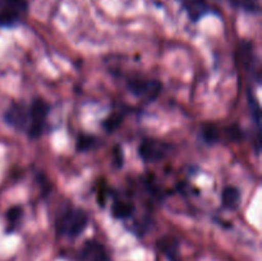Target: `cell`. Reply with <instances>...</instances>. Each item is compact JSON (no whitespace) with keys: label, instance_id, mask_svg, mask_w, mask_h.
Listing matches in <instances>:
<instances>
[{"label":"cell","instance_id":"6da1fadb","mask_svg":"<svg viewBox=\"0 0 262 261\" xmlns=\"http://www.w3.org/2000/svg\"><path fill=\"white\" fill-rule=\"evenodd\" d=\"M50 105L45 100L36 97L31 102L13 101L5 109L3 120L17 132L31 140H38L48 130Z\"/></svg>","mask_w":262,"mask_h":261},{"label":"cell","instance_id":"7a4b0ae2","mask_svg":"<svg viewBox=\"0 0 262 261\" xmlns=\"http://www.w3.org/2000/svg\"><path fill=\"white\" fill-rule=\"evenodd\" d=\"M89 224L90 214L87 210L74 205H67L56 215L54 228L56 237L76 240L87 229Z\"/></svg>","mask_w":262,"mask_h":261},{"label":"cell","instance_id":"3957f363","mask_svg":"<svg viewBox=\"0 0 262 261\" xmlns=\"http://www.w3.org/2000/svg\"><path fill=\"white\" fill-rule=\"evenodd\" d=\"M200 138L205 145L215 146L219 143L241 142L245 138V132L238 124L220 125L207 122L200 127Z\"/></svg>","mask_w":262,"mask_h":261},{"label":"cell","instance_id":"277c9868","mask_svg":"<svg viewBox=\"0 0 262 261\" xmlns=\"http://www.w3.org/2000/svg\"><path fill=\"white\" fill-rule=\"evenodd\" d=\"M28 10V0H0V28L13 30L25 25Z\"/></svg>","mask_w":262,"mask_h":261},{"label":"cell","instance_id":"5b68a950","mask_svg":"<svg viewBox=\"0 0 262 261\" xmlns=\"http://www.w3.org/2000/svg\"><path fill=\"white\" fill-rule=\"evenodd\" d=\"M173 145L158 138H145L138 146V155L143 163H159L170 155Z\"/></svg>","mask_w":262,"mask_h":261},{"label":"cell","instance_id":"8992f818","mask_svg":"<svg viewBox=\"0 0 262 261\" xmlns=\"http://www.w3.org/2000/svg\"><path fill=\"white\" fill-rule=\"evenodd\" d=\"M125 84L129 94L146 102L155 101L163 89V84L159 79L128 78Z\"/></svg>","mask_w":262,"mask_h":261},{"label":"cell","instance_id":"52a82bcc","mask_svg":"<svg viewBox=\"0 0 262 261\" xmlns=\"http://www.w3.org/2000/svg\"><path fill=\"white\" fill-rule=\"evenodd\" d=\"M178 3L192 23H199L207 15H220L209 0H178Z\"/></svg>","mask_w":262,"mask_h":261},{"label":"cell","instance_id":"ba28073f","mask_svg":"<svg viewBox=\"0 0 262 261\" xmlns=\"http://www.w3.org/2000/svg\"><path fill=\"white\" fill-rule=\"evenodd\" d=\"M238 59L242 63L243 68L252 76V78L257 81V83H260V60H258V56L256 55V51L253 49V42L246 40L241 41L239 48H238Z\"/></svg>","mask_w":262,"mask_h":261},{"label":"cell","instance_id":"9c48e42d","mask_svg":"<svg viewBox=\"0 0 262 261\" xmlns=\"http://www.w3.org/2000/svg\"><path fill=\"white\" fill-rule=\"evenodd\" d=\"M77 261H113L112 255L104 243L89 240L82 245L77 253Z\"/></svg>","mask_w":262,"mask_h":261},{"label":"cell","instance_id":"30bf717a","mask_svg":"<svg viewBox=\"0 0 262 261\" xmlns=\"http://www.w3.org/2000/svg\"><path fill=\"white\" fill-rule=\"evenodd\" d=\"M159 250L168 258V261H182L181 258V243L178 238L173 235H165L158 242Z\"/></svg>","mask_w":262,"mask_h":261},{"label":"cell","instance_id":"8fae6325","mask_svg":"<svg viewBox=\"0 0 262 261\" xmlns=\"http://www.w3.org/2000/svg\"><path fill=\"white\" fill-rule=\"evenodd\" d=\"M242 202V193L235 186H227L222 191V206L225 210L235 211L239 209Z\"/></svg>","mask_w":262,"mask_h":261},{"label":"cell","instance_id":"7c38bea8","mask_svg":"<svg viewBox=\"0 0 262 261\" xmlns=\"http://www.w3.org/2000/svg\"><path fill=\"white\" fill-rule=\"evenodd\" d=\"M112 215L118 220H128L136 211V206L132 201L122 199H114L112 205Z\"/></svg>","mask_w":262,"mask_h":261},{"label":"cell","instance_id":"4fadbf2b","mask_svg":"<svg viewBox=\"0 0 262 261\" xmlns=\"http://www.w3.org/2000/svg\"><path fill=\"white\" fill-rule=\"evenodd\" d=\"M247 99L248 105H250L251 115H252V120L256 124V136H257V142L261 145V106L258 99L256 97L255 92L251 89L247 91Z\"/></svg>","mask_w":262,"mask_h":261},{"label":"cell","instance_id":"5bb4252c","mask_svg":"<svg viewBox=\"0 0 262 261\" xmlns=\"http://www.w3.org/2000/svg\"><path fill=\"white\" fill-rule=\"evenodd\" d=\"M23 207L19 206V205H14V206L10 207L7 211V222H8V228L7 233L10 234V233L15 232L17 228L19 227L20 223H22L23 219Z\"/></svg>","mask_w":262,"mask_h":261},{"label":"cell","instance_id":"9a60e30c","mask_svg":"<svg viewBox=\"0 0 262 261\" xmlns=\"http://www.w3.org/2000/svg\"><path fill=\"white\" fill-rule=\"evenodd\" d=\"M233 8L248 14H258L261 12V0H227Z\"/></svg>","mask_w":262,"mask_h":261},{"label":"cell","instance_id":"2e32d148","mask_svg":"<svg viewBox=\"0 0 262 261\" xmlns=\"http://www.w3.org/2000/svg\"><path fill=\"white\" fill-rule=\"evenodd\" d=\"M97 138L92 135H79L77 137L76 142V150L79 151V153H84V151H90L92 148H95L97 146Z\"/></svg>","mask_w":262,"mask_h":261},{"label":"cell","instance_id":"e0dca14e","mask_svg":"<svg viewBox=\"0 0 262 261\" xmlns=\"http://www.w3.org/2000/svg\"><path fill=\"white\" fill-rule=\"evenodd\" d=\"M123 119H124V113H113L112 115H110L109 118H106V119L104 120V123H102V125H104L105 130L106 132H114L115 129H118L119 128V125L122 124Z\"/></svg>","mask_w":262,"mask_h":261}]
</instances>
